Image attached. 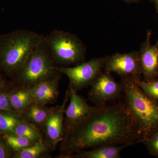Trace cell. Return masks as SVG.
I'll use <instances>...</instances> for the list:
<instances>
[{
    "label": "cell",
    "instance_id": "cell-1",
    "mask_svg": "<svg viewBox=\"0 0 158 158\" xmlns=\"http://www.w3.org/2000/svg\"><path fill=\"white\" fill-rule=\"evenodd\" d=\"M142 136L124 103L97 106L96 110L74 127L64 133L58 158L68 156L105 144L141 143Z\"/></svg>",
    "mask_w": 158,
    "mask_h": 158
},
{
    "label": "cell",
    "instance_id": "cell-2",
    "mask_svg": "<svg viewBox=\"0 0 158 158\" xmlns=\"http://www.w3.org/2000/svg\"><path fill=\"white\" fill-rule=\"evenodd\" d=\"M44 37L24 29L0 35V71L10 80L14 78Z\"/></svg>",
    "mask_w": 158,
    "mask_h": 158
},
{
    "label": "cell",
    "instance_id": "cell-3",
    "mask_svg": "<svg viewBox=\"0 0 158 158\" xmlns=\"http://www.w3.org/2000/svg\"><path fill=\"white\" fill-rule=\"evenodd\" d=\"M138 81L131 78L122 77L121 84L123 103L141 133L142 142L158 131V101L145 95Z\"/></svg>",
    "mask_w": 158,
    "mask_h": 158
},
{
    "label": "cell",
    "instance_id": "cell-4",
    "mask_svg": "<svg viewBox=\"0 0 158 158\" xmlns=\"http://www.w3.org/2000/svg\"><path fill=\"white\" fill-rule=\"evenodd\" d=\"M56 66L44 37L19 72L10 80L12 86L33 88L41 82L61 77L62 74L54 68Z\"/></svg>",
    "mask_w": 158,
    "mask_h": 158
},
{
    "label": "cell",
    "instance_id": "cell-5",
    "mask_svg": "<svg viewBox=\"0 0 158 158\" xmlns=\"http://www.w3.org/2000/svg\"><path fill=\"white\" fill-rule=\"evenodd\" d=\"M44 39L56 66L69 67L85 61L86 47L75 34L56 30Z\"/></svg>",
    "mask_w": 158,
    "mask_h": 158
},
{
    "label": "cell",
    "instance_id": "cell-6",
    "mask_svg": "<svg viewBox=\"0 0 158 158\" xmlns=\"http://www.w3.org/2000/svg\"><path fill=\"white\" fill-rule=\"evenodd\" d=\"M108 57L94 58L73 67L56 66L54 68L68 77L69 89L77 92L90 86L102 72Z\"/></svg>",
    "mask_w": 158,
    "mask_h": 158
},
{
    "label": "cell",
    "instance_id": "cell-7",
    "mask_svg": "<svg viewBox=\"0 0 158 158\" xmlns=\"http://www.w3.org/2000/svg\"><path fill=\"white\" fill-rule=\"evenodd\" d=\"M90 86L88 97L97 107L116 100L123 93L121 83L116 82L110 73L105 71L100 74Z\"/></svg>",
    "mask_w": 158,
    "mask_h": 158
},
{
    "label": "cell",
    "instance_id": "cell-8",
    "mask_svg": "<svg viewBox=\"0 0 158 158\" xmlns=\"http://www.w3.org/2000/svg\"><path fill=\"white\" fill-rule=\"evenodd\" d=\"M105 71L116 73L122 77L142 80L138 52L127 53H117L108 56L104 67Z\"/></svg>",
    "mask_w": 158,
    "mask_h": 158
},
{
    "label": "cell",
    "instance_id": "cell-9",
    "mask_svg": "<svg viewBox=\"0 0 158 158\" xmlns=\"http://www.w3.org/2000/svg\"><path fill=\"white\" fill-rule=\"evenodd\" d=\"M70 96V91H66L64 101L60 106L54 107L53 110L43 126L41 131L44 140L51 151L55 150L57 145L63 140L64 136V116L66 105Z\"/></svg>",
    "mask_w": 158,
    "mask_h": 158
},
{
    "label": "cell",
    "instance_id": "cell-10",
    "mask_svg": "<svg viewBox=\"0 0 158 158\" xmlns=\"http://www.w3.org/2000/svg\"><path fill=\"white\" fill-rule=\"evenodd\" d=\"M152 32L148 30L145 40L138 52L142 73V81H151L158 77V40L155 44L150 42Z\"/></svg>",
    "mask_w": 158,
    "mask_h": 158
},
{
    "label": "cell",
    "instance_id": "cell-11",
    "mask_svg": "<svg viewBox=\"0 0 158 158\" xmlns=\"http://www.w3.org/2000/svg\"><path fill=\"white\" fill-rule=\"evenodd\" d=\"M69 102L65 109L64 116V131L71 129L88 117L97 108L91 106L87 100L79 95L77 91L69 90ZM64 132V133H65Z\"/></svg>",
    "mask_w": 158,
    "mask_h": 158
},
{
    "label": "cell",
    "instance_id": "cell-12",
    "mask_svg": "<svg viewBox=\"0 0 158 158\" xmlns=\"http://www.w3.org/2000/svg\"><path fill=\"white\" fill-rule=\"evenodd\" d=\"M61 77L44 81L34 87L32 96L34 102L46 106L56 102L59 96V82Z\"/></svg>",
    "mask_w": 158,
    "mask_h": 158
},
{
    "label": "cell",
    "instance_id": "cell-13",
    "mask_svg": "<svg viewBox=\"0 0 158 158\" xmlns=\"http://www.w3.org/2000/svg\"><path fill=\"white\" fill-rule=\"evenodd\" d=\"M127 147L125 144H105L89 150L81 151L67 158H120L122 151Z\"/></svg>",
    "mask_w": 158,
    "mask_h": 158
},
{
    "label": "cell",
    "instance_id": "cell-14",
    "mask_svg": "<svg viewBox=\"0 0 158 158\" xmlns=\"http://www.w3.org/2000/svg\"><path fill=\"white\" fill-rule=\"evenodd\" d=\"M46 105L32 103L25 110L21 113V116L24 121L28 123L40 130L48 117L53 110Z\"/></svg>",
    "mask_w": 158,
    "mask_h": 158
},
{
    "label": "cell",
    "instance_id": "cell-15",
    "mask_svg": "<svg viewBox=\"0 0 158 158\" xmlns=\"http://www.w3.org/2000/svg\"><path fill=\"white\" fill-rule=\"evenodd\" d=\"M32 89L12 86L8 90V96L11 107L19 113H22L34 102Z\"/></svg>",
    "mask_w": 158,
    "mask_h": 158
},
{
    "label": "cell",
    "instance_id": "cell-16",
    "mask_svg": "<svg viewBox=\"0 0 158 158\" xmlns=\"http://www.w3.org/2000/svg\"><path fill=\"white\" fill-rule=\"evenodd\" d=\"M50 148L44 140L13 153L11 158H38L48 153Z\"/></svg>",
    "mask_w": 158,
    "mask_h": 158
},
{
    "label": "cell",
    "instance_id": "cell-17",
    "mask_svg": "<svg viewBox=\"0 0 158 158\" xmlns=\"http://www.w3.org/2000/svg\"><path fill=\"white\" fill-rule=\"evenodd\" d=\"M23 121L19 112L0 111V132L13 134L16 126Z\"/></svg>",
    "mask_w": 158,
    "mask_h": 158
},
{
    "label": "cell",
    "instance_id": "cell-18",
    "mask_svg": "<svg viewBox=\"0 0 158 158\" xmlns=\"http://www.w3.org/2000/svg\"><path fill=\"white\" fill-rule=\"evenodd\" d=\"M13 134L24 137L35 142L44 140L43 134L40 129L25 121L16 126Z\"/></svg>",
    "mask_w": 158,
    "mask_h": 158
},
{
    "label": "cell",
    "instance_id": "cell-19",
    "mask_svg": "<svg viewBox=\"0 0 158 158\" xmlns=\"http://www.w3.org/2000/svg\"><path fill=\"white\" fill-rule=\"evenodd\" d=\"M2 135L6 144L12 151L13 154L20 150L31 146L36 143L27 138L15 134L2 133Z\"/></svg>",
    "mask_w": 158,
    "mask_h": 158
},
{
    "label": "cell",
    "instance_id": "cell-20",
    "mask_svg": "<svg viewBox=\"0 0 158 158\" xmlns=\"http://www.w3.org/2000/svg\"><path fill=\"white\" fill-rule=\"evenodd\" d=\"M138 84L141 90L148 98L158 101V79L151 81H140Z\"/></svg>",
    "mask_w": 158,
    "mask_h": 158
},
{
    "label": "cell",
    "instance_id": "cell-21",
    "mask_svg": "<svg viewBox=\"0 0 158 158\" xmlns=\"http://www.w3.org/2000/svg\"><path fill=\"white\" fill-rule=\"evenodd\" d=\"M151 155L158 158V131L142 142Z\"/></svg>",
    "mask_w": 158,
    "mask_h": 158
},
{
    "label": "cell",
    "instance_id": "cell-22",
    "mask_svg": "<svg viewBox=\"0 0 158 158\" xmlns=\"http://www.w3.org/2000/svg\"><path fill=\"white\" fill-rule=\"evenodd\" d=\"M13 152L10 149L0 132V158H11Z\"/></svg>",
    "mask_w": 158,
    "mask_h": 158
},
{
    "label": "cell",
    "instance_id": "cell-23",
    "mask_svg": "<svg viewBox=\"0 0 158 158\" xmlns=\"http://www.w3.org/2000/svg\"><path fill=\"white\" fill-rule=\"evenodd\" d=\"M0 111H14L9 101L8 91L0 93Z\"/></svg>",
    "mask_w": 158,
    "mask_h": 158
},
{
    "label": "cell",
    "instance_id": "cell-24",
    "mask_svg": "<svg viewBox=\"0 0 158 158\" xmlns=\"http://www.w3.org/2000/svg\"><path fill=\"white\" fill-rule=\"evenodd\" d=\"M12 87L11 80H8L6 75L0 71V93L8 91Z\"/></svg>",
    "mask_w": 158,
    "mask_h": 158
},
{
    "label": "cell",
    "instance_id": "cell-25",
    "mask_svg": "<svg viewBox=\"0 0 158 158\" xmlns=\"http://www.w3.org/2000/svg\"><path fill=\"white\" fill-rule=\"evenodd\" d=\"M152 2L155 6L156 11L158 13V0H152Z\"/></svg>",
    "mask_w": 158,
    "mask_h": 158
},
{
    "label": "cell",
    "instance_id": "cell-26",
    "mask_svg": "<svg viewBox=\"0 0 158 158\" xmlns=\"http://www.w3.org/2000/svg\"><path fill=\"white\" fill-rule=\"evenodd\" d=\"M123 1L127 3H132L138 2L141 0H123Z\"/></svg>",
    "mask_w": 158,
    "mask_h": 158
}]
</instances>
